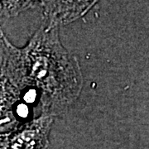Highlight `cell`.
<instances>
[{"mask_svg":"<svg viewBox=\"0 0 149 149\" xmlns=\"http://www.w3.org/2000/svg\"><path fill=\"white\" fill-rule=\"evenodd\" d=\"M27 96H28V98H30L31 99V100H34V98H35V93L33 92V91H30L29 93H27Z\"/></svg>","mask_w":149,"mask_h":149,"instance_id":"cell-1","label":"cell"}]
</instances>
